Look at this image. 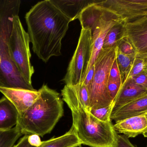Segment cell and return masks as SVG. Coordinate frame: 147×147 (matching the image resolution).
Returning <instances> with one entry per match:
<instances>
[{"mask_svg":"<svg viewBox=\"0 0 147 147\" xmlns=\"http://www.w3.org/2000/svg\"><path fill=\"white\" fill-rule=\"evenodd\" d=\"M28 33L34 52L47 63L62 55V41L71 22L51 1L37 3L25 16Z\"/></svg>","mask_w":147,"mask_h":147,"instance_id":"6da1fadb","label":"cell"},{"mask_svg":"<svg viewBox=\"0 0 147 147\" xmlns=\"http://www.w3.org/2000/svg\"><path fill=\"white\" fill-rule=\"evenodd\" d=\"M61 95L71 110V127L82 144L91 147H116L117 133L111 121H99L86 108L79 84L73 86L65 85Z\"/></svg>","mask_w":147,"mask_h":147,"instance_id":"7a4b0ae2","label":"cell"},{"mask_svg":"<svg viewBox=\"0 0 147 147\" xmlns=\"http://www.w3.org/2000/svg\"><path fill=\"white\" fill-rule=\"evenodd\" d=\"M38 91L37 101L19 115L16 126L22 135L43 137L51 133L63 115V102L58 92L45 84Z\"/></svg>","mask_w":147,"mask_h":147,"instance_id":"3957f363","label":"cell"},{"mask_svg":"<svg viewBox=\"0 0 147 147\" xmlns=\"http://www.w3.org/2000/svg\"><path fill=\"white\" fill-rule=\"evenodd\" d=\"M20 5V0H0V86L34 91L18 71L9 54L13 17L19 14Z\"/></svg>","mask_w":147,"mask_h":147,"instance_id":"277c9868","label":"cell"},{"mask_svg":"<svg viewBox=\"0 0 147 147\" xmlns=\"http://www.w3.org/2000/svg\"><path fill=\"white\" fill-rule=\"evenodd\" d=\"M116 57V46L102 48L95 61L94 77L88 87L90 110L101 108L113 103L109 94L107 85L110 71Z\"/></svg>","mask_w":147,"mask_h":147,"instance_id":"5b68a950","label":"cell"},{"mask_svg":"<svg viewBox=\"0 0 147 147\" xmlns=\"http://www.w3.org/2000/svg\"><path fill=\"white\" fill-rule=\"evenodd\" d=\"M30 42L29 35L23 28L19 16H14L9 39V54L18 71L27 82L32 84L34 70L31 63Z\"/></svg>","mask_w":147,"mask_h":147,"instance_id":"8992f818","label":"cell"},{"mask_svg":"<svg viewBox=\"0 0 147 147\" xmlns=\"http://www.w3.org/2000/svg\"><path fill=\"white\" fill-rule=\"evenodd\" d=\"M92 45L90 29L82 28L78 45L63 80L66 85L73 86L83 82L90 59Z\"/></svg>","mask_w":147,"mask_h":147,"instance_id":"52a82bcc","label":"cell"},{"mask_svg":"<svg viewBox=\"0 0 147 147\" xmlns=\"http://www.w3.org/2000/svg\"><path fill=\"white\" fill-rule=\"evenodd\" d=\"M100 7L101 9L99 14L89 28L91 31L92 45L90 59L85 76L91 67L95 64L102 49L104 41L108 32L115 24L121 22L114 13Z\"/></svg>","mask_w":147,"mask_h":147,"instance_id":"ba28073f","label":"cell"},{"mask_svg":"<svg viewBox=\"0 0 147 147\" xmlns=\"http://www.w3.org/2000/svg\"><path fill=\"white\" fill-rule=\"evenodd\" d=\"M97 4L114 13L124 24L147 16V0H101Z\"/></svg>","mask_w":147,"mask_h":147,"instance_id":"9c48e42d","label":"cell"},{"mask_svg":"<svg viewBox=\"0 0 147 147\" xmlns=\"http://www.w3.org/2000/svg\"><path fill=\"white\" fill-rule=\"evenodd\" d=\"M0 92L7 98L21 114L30 108L39 97L38 90H29L19 88L0 86Z\"/></svg>","mask_w":147,"mask_h":147,"instance_id":"30bf717a","label":"cell"},{"mask_svg":"<svg viewBox=\"0 0 147 147\" xmlns=\"http://www.w3.org/2000/svg\"><path fill=\"white\" fill-rule=\"evenodd\" d=\"M125 35L136 54L147 47V16L124 24Z\"/></svg>","mask_w":147,"mask_h":147,"instance_id":"8fae6325","label":"cell"},{"mask_svg":"<svg viewBox=\"0 0 147 147\" xmlns=\"http://www.w3.org/2000/svg\"><path fill=\"white\" fill-rule=\"evenodd\" d=\"M147 94V89L136 84L132 79H128L122 85L113 102L112 113L127 104Z\"/></svg>","mask_w":147,"mask_h":147,"instance_id":"7c38bea8","label":"cell"},{"mask_svg":"<svg viewBox=\"0 0 147 147\" xmlns=\"http://www.w3.org/2000/svg\"><path fill=\"white\" fill-rule=\"evenodd\" d=\"M117 133L123 134L127 138H134L142 134L147 128L146 114L127 118L113 126Z\"/></svg>","mask_w":147,"mask_h":147,"instance_id":"4fadbf2b","label":"cell"},{"mask_svg":"<svg viewBox=\"0 0 147 147\" xmlns=\"http://www.w3.org/2000/svg\"><path fill=\"white\" fill-rule=\"evenodd\" d=\"M147 113V94L122 107L111 114L110 119L116 123L133 117Z\"/></svg>","mask_w":147,"mask_h":147,"instance_id":"5bb4252c","label":"cell"},{"mask_svg":"<svg viewBox=\"0 0 147 147\" xmlns=\"http://www.w3.org/2000/svg\"><path fill=\"white\" fill-rule=\"evenodd\" d=\"M101 0H51L53 3L71 21L78 19L86 8Z\"/></svg>","mask_w":147,"mask_h":147,"instance_id":"9a60e30c","label":"cell"},{"mask_svg":"<svg viewBox=\"0 0 147 147\" xmlns=\"http://www.w3.org/2000/svg\"><path fill=\"white\" fill-rule=\"evenodd\" d=\"M19 113L13 104L5 97L0 99V131H8L15 127Z\"/></svg>","mask_w":147,"mask_h":147,"instance_id":"2e32d148","label":"cell"},{"mask_svg":"<svg viewBox=\"0 0 147 147\" xmlns=\"http://www.w3.org/2000/svg\"><path fill=\"white\" fill-rule=\"evenodd\" d=\"M82 144L74 129L71 127L69 131L62 136L42 142L41 146L38 147H80Z\"/></svg>","mask_w":147,"mask_h":147,"instance_id":"e0dca14e","label":"cell"},{"mask_svg":"<svg viewBox=\"0 0 147 147\" xmlns=\"http://www.w3.org/2000/svg\"><path fill=\"white\" fill-rule=\"evenodd\" d=\"M136 56L127 55L122 53L116 47V60L120 71L122 85L127 79Z\"/></svg>","mask_w":147,"mask_h":147,"instance_id":"ac0fdd59","label":"cell"},{"mask_svg":"<svg viewBox=\"0 0 147 147\" xmlns=\"http://www.w3.org/2000/svg\"><path fill=\"white\" fill-rule=\"evenodd\" d=\"M125 26L122 22L115 24L108 32L104 41L102 48H108L116 46L117 43L125 35Z\"/></svg>","mask_w":147,"mask_h":147,"instance_id":"d6986e66","label":"cell"},{"mask_svg":"<svg viewBox=\"0 0 147 147\" xmlns=\"http://www.w3.org/2000/svg\"><path fill=\"white\" fill-rule=\"evenodd\" d=\"M22 135L18 127L16 126L12 129L5 132L0 139V147H13Z\"/></svg>","mask_w":147,"mask_h":147,"instance_id":"ffe728a7","label":"cell"},{"mask_svg":"<svg viewBox=\"0 0 147 147\" xmlns=\"http://www.w3.org/2000/svg\"><path fill=\"white\" fill-rule=\"evenodd\" d=\"M113 103L107 107H104L97 109H91L90 113L97 118L99 121L103 122H109L111 120V115L113 109Z\"/></svg>","mask_w":147,"mask_h":147,"instance_id":"44dd1931","label":"cell"},{"mask_svg":"<svg viewBox=\"0 0 147 147\" xmlns=\"http://www.w3.org/2000/svg\"><path fill=\"white\" fill-rule=\"evenodd\" d=\"M116 47L119 51L125 55L136 56V51L134 47L125 36L117 42Z\"/></svg>","mask_w":147,"mask_h":147,"instance_id":"7402d4cb","label":"cell"},{"mask_svg":"<svg viewBox=\"0 0 147 147\" xmlns=\"http://www.w3.org/2000/svg\"><path fill=\"white\" fill-rule=\"evenodd\" d=\"M146 64L144 59L136 56L127 79L132 78L142 72L146 70Z\"/></svg>","mask_w":147,"mask_h":147,"instance_id":"603a6c76","label":"cell"},{"mask_svg":"<svg viewBox=\"0 0 147 147\" xmlns=\"http://www.w3.org/2000/svg\"><path fill=\"white\" fill-rule=\"evenodd\" d=\"M121 85V81H115L109 79L107 88L110 96L113 102L118 94Z\"/></svg>","mask_w":147,"mask_h":147,"instance_id":"cb8c5ba5","label":"cell"},{"mask_svg":"<svg viewBox=\"0 0 147 147\" xmlns=\"http://www.w3.org/2000/svg\"><path fill=\"white\" fill-rule=\"evenodd\" d=\"M109 79L115 81H121V74L117 65L116 58L115 59L111 68Z\"/></svg>","mask_w":147,"mask_h":147,"instance_id":"d4e9b609","label":"cell"},{"mask_svg":"<svg viewBox=\"0 0 147 147\" xmlns=\"http://www.w3.org/2000/svg\"><path fill=\"white\" fill-rule=\"evenodd\" d=\"M131 79L136 84L147 89V72L146 70Z\"/></svg>","mask_w":147,"mask_h":147,"instance_id":"484cf974","label":"cell"},{"mask_svg":"<svg viewBox=\"0 0 147 147\" xmlns=\"http://www.w3.org/2000/svg\"><path fill=\"white\" fill-rule=\"evenodd\" d=\"M116 147H136L132 144L128 138L124 135L117 134V144Z\"/></svg>","mask_w":147,"mask_h":147,"instance_id":"4316f807","label":"cell"},{"mask_svg":"<svg viewBox=\"0 0 147 147\" xmlns=\"http://www.w3.org/2000/svg\"><path fill=\"white\" fill-rule=\"evenodd\" d=\"M94 72H95V66L93 65L91 67L89 71L87 72V74L86 75L84 79L81 83L84 84L87 87L90 85L92 81V79L94 77Z\"/></svg>","mask_w":147,"mask_h":147,"instance_id":"83f0119b","label":"cell"},{"mask_svg":"<svg viewBox=\"0 0 147 147\" xmlns=\"http://www.w3.org/2000/svg\"><path fill=\"white\" fill-rule=\"evenodd\" d=\"M28 142L30 145L34 147H39L42 144L40 136L36 134L28 135Z\"/></svg>","mask_w":147,"mask_h":147,"instance_id":"f1b7e54d","label":"cell"},{"mask_svg":"<svg viewBox=\"0 0 147 147\" xmlns=\"http://www.w3.org/2000/svg\"><path fill=\"white\" fill-rule=\"evenodd\" d=\"M28 135H24L19 141L16 145H14L13 147H36L30 145L28 142Z\"/></svg>","mask_w":147,"mask_h":147,"instance_id":"f546056e","label":"cell"},{"mask_svg":"<svg viewBox=\"0 0 147 147\" xmlns=\"http://www.w3.org/2000/svg\"><path fill=\"white\" fill-rule=\"evenodd\" d=\"M137 57L142 58L145 60L146 65L147 64V47L142 51H140L136 54Z\"/></svg>","mask_w":147,"mask_h":147,"instance_id":"4dcf8cb0","label":"cell"},{"mask_svg":"<svg viewBox=\"0 0 147 147\" xmlns=\"http://www.w3.org/2000/svg\"><path fill=\"white\" fill-rule=\"evenodd\" d=\"M146 115L147 118V113H146ZM142 134L144 135V137L147 138V128L144 131V133H142Z\"/></svg>","mask_w":147,"mask_h":147,"instance_id":"1f68e13d","label":"cell"},{"mask_svg":"<svg viewBox=\"0 0 147 147\" xmlns=\"http://www.w3.org/2000/svg\"><path fill=\"white\" fill-rule=\"evenodd\" d=\"M5 132H6V131H5ZM5 132H3V131H0V139L2 137L3 135Z\"/></svg>","mask_w":147,"mask_h":147,"instance_id":"d6a6232c","label":"cell"},{"mask_svg":"<svg viewBox=\"0 0 147 147\" xmlns=\"http://www.w3.org/2000/svg\"><path fill=\"white\" fill-rule=\"evenodd\" d=\"M146 71L147 72V64L146 65Z\"/></svg>","mask_w":147,"mask_h":147,"instance_id":"836d02e7","label":"cell"},{"mask_svg":"<svg viewBox=\"0 0 147 147\" xmlns=\"http://www.w3.org/2000/svg\"></svg>","mask_w":147,"mask_h":147,"instance_id":"e575fe53","label":"cell"}]
</instances>
